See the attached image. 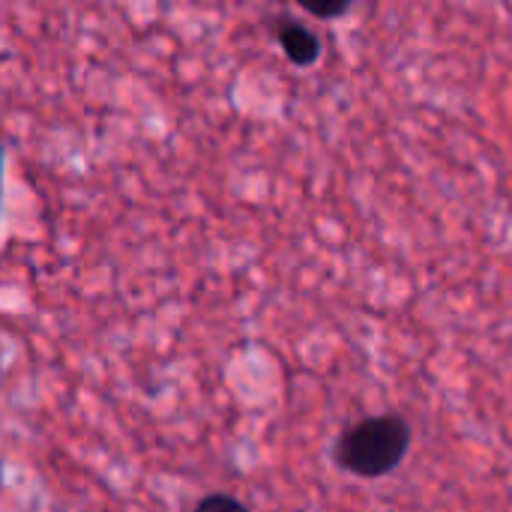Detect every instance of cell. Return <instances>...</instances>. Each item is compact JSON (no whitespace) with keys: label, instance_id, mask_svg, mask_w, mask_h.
<instances>
[{"label":"cell","instance_id":"obj_1","mask_svg":"<svg viewBox=\"0 0 512 512\" xmlns=\"http://www.w3.org/2000/svg\"><path fill=\"white\" fill-rule=\"evenodd\" d=\"M414 441V429L402 414H378L348 426L333 444V462L339 471L360 480H381L393 474Z\"/></svg>","mask_w":512,"mask_h":512},{"label":"cell","instance_id":"obj_2","mask_svg":"<svg viewBox=\"0 0 512 512\" xmlns=\"http://www.w3.org/2000/svg\"><path fill=\"white\" fill-rule=\"evenodd\" d=\"M273 33H276V42H279L282 54L294 66L309 69V66H315L321 60V39L303 21L291 18V15H279L276 24H273Z\"/></svg>","mask_w":512,"mask_h":512},{"label":"cell","instance_id":"obj_3","mask_svg":"<svg viewBox=\"0 0 512 512\" xmlns=\"http://www.w3.org/2000/svg\"><path fill=\"white\" fill-rule=\"evenodd\" d=\"M192 512H252L240 498H234V495H228V492H210V495H204Z\"/></svg>","mask_w":512,"mask_h":512},{"label":"cell","instance_id":"obj_4","mask_svg":"<svg viewBox=\"0 0 512 512\" xmlns=\"http://www.w3.org/2000/svg\"><path fill=\"white\" fill-rule=\"evenodd\" d=\"M303 9L315 18H339L351 9L348 0H339V3H303Z\"/></svg>","mask_w":512,"mask_h":512},{"label":"cell","instance_id":"obj_5","mask_svg":"<svg viewBox=\"0 0 512 512\" xmlns=\"http://www.w3.org/2000/svg\"><path fill=\"white\" fill-rule=\"evenodd\" d=\"M0 204H3V144H0Z\"/></svg>","mask_w":512,"mask_h":512}]
</instances>
